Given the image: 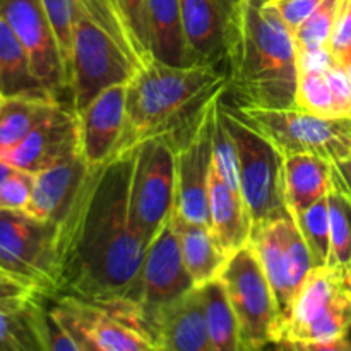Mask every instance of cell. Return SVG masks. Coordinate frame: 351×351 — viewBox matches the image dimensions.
I'll use <instances>...</instances> for the list:
<instances>
[{
  "instance_id": "obj_1",
  "label": "cell",
  "mask_w": 351,
  "mask_h": 351,
  "mask_svg": "<svg viewBox=\"0 0 351 351\" xmlns=\"http://www.w3.org/2000/svg\"><path fill=\"white\" fill-rule=\"evenodd\" d=\"M130 165L132 151L89 168L71 209L58 221V293L136 311L147 245L129 221Z\"/></svg>"
},
{
  "instance_id": "obj_2",
  "label": "cell",
  "mask_w": 351,
  "mask_h": 351,
  "mask_svg": "<svg viewBox=\"0 0 351 351\" xmlns=\"http://www.w3.org/2000/svg\"><path fill=\"white\" fill-rule=\"evenodd\" d=\"M226 95L235 106H297V45L269 0H240L225 43Z\"/></svg>"
},
{
  "instance_id": "obj_3",
  "label": "cell",
  "mask_w": 351,
  "mask_h": 351,
  "mask_svg": "<svg viewBox=\"0 0 351 351\" xmlns=\"http://www.w3.org/2000/svg\"><path fill=\"white\" fill-rule=\"evenodd\" d=\"M223 89L226 72L219 65H170L151 60L127 82L125 122L110 160L130 153L149 137L171 134Z\"/></svg>"
},
{
  "instance_id": "obj_4",
  "label": "cell",
  "mask_w": 351,
  "mask_h": 351,
  "mask_svg": "<svg viewBox=\"0 0 351 351\" xmlns=\"http://www.w3.org/2000/svg\"><path fill=\"white\" fill-rule=\"evenodd\" d=\"M71 48V105L81 112L96 95L127 84L143 69L110 0H75Z\"/></svg>"
},
{
  "instance_id": "obj_5",
  "label": "cell",
  "mask_w": 351,
  "mask_h": 351,
  "mask_svg": "<svg viewBox=\"0 0 351 351\" xmlns=\"http://www.w3.org/2000/svg\"><path fill=\"white\" fill-rule=\"evenodd\" d=\"M351 322V291L341 266H314L278 329L287 350L345 351L343 332Z\"/></svg>"
},
{
  "instance_id": "obj_6",
  "label": "cell",
  "mask_w": 351,
  "mask_h": 351,
  "mask_svg": "<svg viewBox=\"0 0 351 351\" xmlns=\"http://www.w3.org/2000/svg\"><path fill=\"white\" fill-rule=\"evenodd\" d=\"M219 115L235 139L239 151L240 192L252 228L276 219L291 218L285 194L283 154L242 122L233 106L223 99L219 103Z\"/></svg>"
},
{
  "instance_id": "obj_7",
  "label": "cell",
  "mask_w": 351,
  "mask_h": 351,
  "mask_svg": "<svg viewBox=\"0 0 351 351\" xmlns=\"http://www.w3.org/2000/svg\"><path fill=\"white\" fill-rule=\"evenodd\" d=\"M233 110L242 122L269 141L285 158L317 154L329 161H339L351 156V120L326 119L298 106H233Z\"/></svg>"
},
{
  "instance_id": "obj_8",
  "label": "cell",
  "mask_w": 351,
  "mask_h": 351,
  "mask_svg": "<svg viewBox=\"0 0 351 351\" xmlns=\"http://www.w3.org/2000/svg\"><path fill=\"white\" fill-rule=\"evenodd\" d=\"M127 199L130 226L149 247L175 206V146L170 134L149 137L132 149Z\"/></svg>"
},
{
  "instance_id": "obj_9",
  "label": "cell",
  "mask_w": 351,
  "mask_h": 351,
  "mask_svg": "<svg viewBox=\"0 0 351 351\" xmlns=\"http://www.w3.org/2000/svg\"><path fill=\"white\" fill-rule=\"evenodd\" d=\"M0 267L45 295L58 293L60 226L21 209H0Z\"/></svg>"
},
{
  "instance_id": "obj_10",
  "label": "cell",
  "mask_w": 351,
  "mask_h": 351,
  "mask_svg": "<svg viewBox=\"0 0 351 351\" xmlns=\"http://www.w3.org/2000/svg\"><path fill=\"white\" fill-rule=\"evenodd\" d=\"M226 89L216 93L189 122L170 134L175 146V206L182 218L209 226L208 187L213 132Z\"/></svg>"
},
{
  "instance_id": "obj_11",
  "label": "cell",
  "mask_w": 351,
  "mask_h": 351,
  "mask_svg": "<svg viewBox=\"0 0 351 351\" xmlns=\"http://www.w3.org/2000/svg\"><path fill=\"white\" fill-rule=\"evenodd\" d=\"M219 280L225 285L237 321L240 351H257L276 345L280 314L273 288L250 245L237 250Z\"/></svg>"
},
{
  "instance_id": "obj_12",
  "label": "cell",
  "mask_w": 351,
  "mask_h": 351,
  "mask_svg": "<svg viewBox=\"0 0 351 351\" xmlns=\"http://www.w3.org/2000/svg\"><path fill=\"white\" fill-rule=\"evenodd\" d=\"M51 298V312L81 351H154L129 305L99 304L71 293Z\"/></svg>"
},
{
  "instance_id": "obj_13",
  "label": "cell",
  "mask_w": 351,
  "mask_h": 351,
  "mask_svg": "<svg viewBox=\"0 0 351 351\" xmlns=\"http://www.w3.org/2000/svg\"><path fill=\"white\" fill-rule=\"evenodd\" d=\"M249 245L273 288L281 324L290 312L295 295L314 267L307 243L293 218H283L254 226Z\"/></svg>"
},
{
  "instance_id": "obj_14",
  "label": "cell",
  "mask_w": 351,
  "mask_h": 351,
  "mask_svg": "<svg viewBox=\"0 0 351 351\" xmlns=\"http://www.w3.org/2000/svg\"><path fill=\"white\" fill-rule=\"evenodd\" d=\"M0 17L26 48L43 88L60 101L71 103V79L41 0H0Z\"/></svg>"
},
{
  "instance_id": "obj_15",
  "label": "cell",
  "mask_w": 351,
  "mask_h": 351,
  "mask_svg": "<svg viewBox=\"0 0 351 351\" xmlns=\"http://www.w3.org/2000/svg\"><path fill=\"white\" fill-rule=\"evenodd\" d=\"M192 288L195 287L185 269L180 242L173 225L168 219L167 225L149 243L144 256L139 278V300L136 307L141 329H143L144 317L151 311L187 293Z\"/></svg>"
},
{
  "instance_id": "obj_16",
  "label": "cell",
  "mask_w": 351,
  "mask_h": 351,
  "mask_svg": "<svg viewBox=\"0 0 351 351\" xmlns=\"http://www.w3.org/2000/svg\"><path fill=\"white\" fill-rule=\"evenodd\" d=\"M77 154H81L77 112L71 103H64L21 143L0 154V160L14 168L36 173Z\"/></svg>"
},
{
  "instance_id": "obj_17",
  "label": "cell",
  "mask_w": 351,
  "mask_h": 351,
  "mask_svg": "<svg viewBox=\"0 0 351 351\" xmlns=\"http://www.w3.org/2000/svg\"><path fill=\"white\" fill-rule=\"evenodd\" d=\"M143 331L154 351H213L201 288L151 311L144 317Z\"/></svg>"
},
{
  "instance_id": "obj_18",
  "label": "cell",
  "mask_w": 351,
  "mask_h": 351,
  "mask_svg": "<svg viewBox=\"0 0 351 351\" xmlns=\"http://www.w3.org/2000/svg\"><path fill=\"white\" fill-rule=\"evenodd\" d=\"M127 84L103 89L77 112L81 154L89 168L110 161L125 122Z\"/></svg>"
},
{
  "instance_id": "obj_19",
  "label": "cell",
  "mask_w": 351,
  "mask_h": 351,
  "mask_svg": "<svg viewBox=\"0 0 351 351\" xmlns=\"http://www.w3.org/2000/svg\"><path fill=\"white\" fill-rule=\"evenodd\" d=\"M239 3L240 0H180L189 65L221 67L226 33Z\"/></svg>"
},
{
  "instance_id": "obj_20",
  "label": "cell",
  "mask_w": 351,
  "mask_h": 351,
  "mask_svg": "<svg viewBox=\"0 0 351 351\" xmlns=\"http://www.w3.org/2000/svg\"><path fill=\"white\" fill-rule=\"evenodd\" d=\"M88 173L89 167L82 154L36 171L31 199L23 211L45 221H62Z\"/></svg>"
},
{
  "instance_id": "obj_21",
  "label": "cell",
  "mask_w": 351,
  "mask_h": 351,
  "mask_svg": "<svg viewBox=\"0 0 351 351\" xmlns=\"http://www.w3.org/2000/svg\"><path fill=\"white\" fill-rule=\"evenodd\" d=\"M208 208L209 230L226 256L232 257L237 250L249 245L252 225L242 195L228 187L213 161L209 171Z\"/></svg>"
},
{
  "instance_id": "obj_22",
  "label": "cell",
  "mask_w": 351,
  "mask_h": 351,
  "mask_svg": "<svg viewBox=\"0 0 351 351\" xmlns=\"http://www.w3.org/2000/svg\"><path fill=\"white\" fill-rule=\"evenodd\" d=\"M178 237L185 269L195 288L208 285L221 276L230 256L218 245L208 225L192 223L182 218L177 211L170 218Z\"/></svg>"
},
{
  "instance_id": "obj_23",
  "label": "cell",
  "mask_w": 351,
  "mask_h": 351,
  "mask_svg": "<svg viewBox=\"0 0 351 351\" xmlns=\"http://www.w3.org/2000/svg\"><path fill=\"white\" fill-rule=\"evenodd\" d=\"M45 297L0 307V351H48Z\"/></svg>"
},
{
  "instance_id": "obj_24",
  "label": "cell",
  "mask_w": 351,
  "mask_h": 351,
  "mask_svg": "<svg viewBox=\"0 0 351 351\" xmlns=\"http://www.w3.org/2000/svg\"><path fill=\"white\" fill-rule=\"evenodd\" d=\"M335 161L317 154H291L285 158V194L291 218L326 197L332 184Z\"/></svg>"
},
{
  "instance_id": "obj_25",
  "label": "cell",
  "mask_w": 351,
  "mask_h": 351,
  "mask_svg": "<svg viewBox=\"0 0 351 351\" xmlns=\"http://www.w3.org/2000/svg\"><path fill=\"white\" fill-rule=\"evenodd\" d=\"M147 31L153 60L189 65L180 0H147Z\"/></svg>"
},
{
  "instance_id": "obj_26",
  "label": "cell",
  "mask_w": 351,
  "mask_h": 351,
  "mask_svg": "<svg viewBox=\"0 0 351 351\" xmlns=\"http://www.w3.org/2000/svg\"><path fill=\"white\" fill-rule=\"evenodd\" d=\"M64 103L53 96H5L0 99V154L21 143Z\"/></svg>"
},
{
  "instance_id": "obj_27",
  "label": "cell",
  "mask_w": 351,
  "mask_h": 351,
  "mask_svg": "<svg viewBox=\"0 0 351 351\" xmlns=\"http://www.w3.org/2000/svg\"><path fill=\"white\" fill-rule=\"evenodd\" d=\"M0 93L3 98L53 96L36 79L26 48L2 17H0Z\"/></svg>"
},
{
  "instance_id": "obj_28",
  "label": "cell",
  "mask_w": 351,
  "mask_h": 351,
  "mask_svg": "<svg viewBox=\"0 0 351 351\" xmlns=\"http://www.w3.org/2000/svg\"><path fill=\"white\" fill-rule=\"evenodd\" d=\"M213 351H240L239 321L226 295L223 281L215 280L201 287Z\"/></svg>"
},
{
  "instance_id": "obj_29",
  "label": "cell",
  "mask_w": 351,
  "mask_h": 351,
  "mask_svg": "<svg viewBox=\"0 0 351 351\" xmlns=\"http://www.w3.org/2000/svg\"><path fill=\"white\" fill-rule=\"evenodd\" d=\"M331 254L328 266H348L351 263V192L338 167L332 168V184L328 192Z\"/></svg>"
},
{
  "instance_id": "obj_30",
  "label": "cell",
  "mask_w": 351,
  "mask_h": 351,
  "mask_svg": "<svg viewBox=\"0 0 351 351\" xmlns=\"http://www.w3.org/2000/svg\"><path fill=\"white\" fill-rule=\"evenodd\" d=\"M302 237L308 247L314 266H328L331 254V228H329L328 195L319 199L304 211L293 215Z\"/></svg>"
},
{
  "instance_id": "obj_31",
  "label": "cell",
  "mask_w": 351,
  "mask_h": 351,
  "mask_svg": "<svg viewBox=\"0 0 351 351\" xmlns=\"http://www.w3.org/2000/svg\"><path fill=\"white\" fill-rule=\"evenodd\" d=\"M298 108H304L326 119H338L335 96L326 77L324 69H300L297 81Z\"/></svg>"
},
{
  "instance_id": "obj_32",
  "label": "cell",
  "mask_w": 351,
  "mask_h": 351,
  "mask_svg": "<svg viewBox=\"0 0 351 351\" xmlns=\"http://www.w3.org/2000/svg\"><path fill=\"white\" fill-rule=\"evenodd\" d=\"M341 0H324L293 31L297 51H317L328 48Z\"/></svg>"
},
{
  "instance_id": "obj_33",
  "label": "cell",
  "mask_w": 351,
  "mask_h": 351,
  "mask_svg": "<svg viewBox=\"0 0 351 351\" xmlns=\"http://www.w3.org/2000/svg\"><path fill=\"white\" fill-rule=\"evenodd\" d=\"M129 33L143 67L153 60L147 31V0H110Z\"/></svg>"
},
{
  "instance_id": "obj_34",
  "label": "cell",
  "mask_w": 351,
  "mask_h": 351,
  "mask_svg": "<svg viewBox=\"0 0 351 351\" xmlns=\"http://www.w3.org/2000/svg\"><path fill=\"white\" fill-rule=\"evenodd\" d=\"M213 165L221 175L223 180L228 184V187L242 195V192H240L239 151H237L235 139L230 134L228 127L221 120L219 110L215 123V132H213Z\"/></svg>"
},
{
  "instance_id": "obj_35",
  "label": "cell",
  "mask_w": 351,
  "mask_h": 351,
  "mask_svg": "<svg viewBox=\"0 0 351 351\" xmlns=\"http://www.w3.org/2000/svg\"><path fill=\"white\" fill-rule=\"evenodd\" d=\"M41 3H43L45 12H47L51 27L55 31L62 58H64V64L69 72V79H71L72 29H74L77 3H75V0H41Z\"/></svg>"
},
{
  "instance_id": "obj_36",
  "label": "cell",
  "mask_w": 351,
  "mask_h": 351,
  "mask_svg": "<svg viewBox=\"0 0 351 351\" xmlns=\"http://www.w3.org/2000/svg\"><path fill=\"white\" fill-rule=\"evenodd\" d=\"M34 185V173L14 168L0 184V209H26Z\"/></svg>"
},
{
  "instance_id": "obj_37",
  "label": "cell",
  "mask_w": 351,
  "mask_h": 351,
  "mask_svg": "<svg viewBox=\"0 0 351 351\" xmlns=\"http://www.w3.org/2000/svg\"><path fill=\"white\" fill-rule=\"evenodd\" d=\"M328 50L332 55L336 64H339L351 51V0H341L339 2Z\"/></svg>"
},
{
  "instance_id": "obj_38",
  "label": "cell",
  "mask_w": 351,
  "mask_h": 351,
  "mask_svg": "<svg viewBox=\"0 0 351 351\" xmlns=\"http://www.w3.org/2000/svg\"><path fill=\"white\" fill-rule=\"evenodd\" d=\"M324 72L329 86H331L332 96H335L338 119L351 120V79L345 69L336 62L329 64Z\"/></svg>"
},
{
  "instance_id": "obj_39",
  "label": "cell",
  "mask_w": 351,
  "mask_h": 351,
  "mask_svg": "<svg viewBox=\"0 0 351 351\" xmlns=\"http://www.w3.org/2000/svg\"><path fill=\"white\" fill-rule=\"evenodd\" d=\"M40 293L41 291L36 290L31 283L0 267V307L29 300Z\"/></svg>"
},
{
  "instance_id": "obj_40",
  "label": "cell",
  "mask_w": 351,
  "mask_h": 351,
  "mask_svg": "<svg viewBox=\"0 0 351 351\" xmlns=\"http://www.w3.org/2000/svg\"><path fill=\"white\" fill-rule=\"evenodd\" d=\"M322 2L324 0H276L274 5L278 7L281 17L293 33Z\"/></svg>"
},
{
  "instance_id": "obj_41",
  "label": "cell",
  "mask_w": 351,
  "mask_h": 351,
  "mask_svg": "<svg viewBox=\"0 0 351 351\" xmlns=\"http://www.w3.org/2000/svg\"><path fill=\"white\" fill-rule=\"evenodd\" d=\"M336 167H338L339 173H341V177L345 178L346 185H348L350 192H351V156L350 158H345V160H339V161H335Z\"/></svg>"
},
{
  "instance_id": "obj_42",
  "label": "cell",
  "mask_w": 351,
  "mask_h": 351,
  "mask_svg": "<svg viewBox=\"0 0 351 351\" xmlns=\"http://www.w3.org/2000/svg\"><path fill=\"white\" fill-rule=\"evenodd\" d=\"M343 343H345V351H351V322L343 332Z\"/></svg>"
},
{
  "instance_id": "obj_43",
  "label": "cell",
  "mask_w": 351,
  "mask_h": 351,
  "mask_svg": "<svg viewBox=\"0 0 351 351\" xmlns=\"http://www.w3.org/2000/svg\"><path fill=\"white\" fill-rule=\"evenodd\" d=\"M10 170H12V167H10V165H7L5 161L0 160V184H2L3 178L10 173Z\"/></svg>"
},
{
  "instance_id": "obj_44",
  "label": "cell",
  "mask_w": 351,
  "mask_h": 351,
  "mask_svg": "<svg viewBox=\"0 0 351 351\" xmlns=\"http://www.w3.org/2000/svg\"><path fill=\"white\" fill-rule=\"evenodd\" d=\"M338 65H341V67L345 69V71H346V74H348V77L351 79V51H350L348 55H346L345 58H343L341 62H339Z\"/></svg>"
},
{
  "instance_id": "obj_45",
  "label": "cell",
  "mask_w": 351,
  "mask_h": 351,
  "mask_svg": "<svg viewBox=\"0 0 351 351\" xmlns=\"http://www.w3.org/2000/svg\"><path fill=\"white\" fill-rule=\"evenodd\" d=\"M345 271H346V281H348V287L351 291V263L348 264V266H345Z\"/></svg>"
},
{
  "instance_id": "obj_46",
  "label": "cell",
  "mask_w": 351,
  "mask_h": 351,
  "mask_svg": "<svg viewBox=\"0 0 351 351\" xmlns=\"http://www.w3.org/2000/svg\"><path fill=\"white\" fill-rule=\"evenodd\" d=\"M3 98V96H2V93H0V99H2Z\"/></svg>"
},
{
  "instance_id": "obj_47",
  "label": "cell",
  "mask_w": 351,
  "mask_h": 351,
  "mask_svg": "<svg viewBox=\"0 0 351 351\" xmlns=\"http://www.w3.org/2000/svg\"><path fill=\"white\" fill-rule=\"evenodd\" d=\"M269 2H276V0H269Z\"/></svg>"
}]
</instances>
